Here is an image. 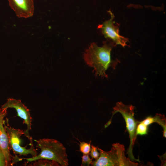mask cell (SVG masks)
<instances>
[{
    "instance_id": "6da1fadb",
    "label": "cell",
    "mask_w": 166,
    "mask_h": 166,
    "mask_svg": "<svg viewBox=\"0 0 166 166\" xmlns=\"http://www.w3.org/2000/svg\"><path fill=\"white\" fill-rule=\"evenodd\" d=\"M112 42L109 43L103 42V45L99 47L94 42L92 43L86 49L83 55L84 60L86 64L94 69L93 72L95 76L105 77L108 79L106 71L109 67L115 69L120 61L116 59L112 60L111 52L115 46Z\"/></svg>"
},
{
    "instance_id": "7a4b0ae2",
    "label": "cell",
    "mask_w": 166,
    "mask_h": 166,
    "mask_svg": "<svg viewBox=\"0 0 166 166\" xmlns=\"http://www.w3.org/2000/svg\"><path fill=\"white\" fill-rule=\"evenodd\" d=\"M37 144L36 147L39 148L41 152L38 155L29 158H22L27 163L36 161L40 159L54 160L61 166H67L69 160L66 148L59 141L54 139L43 138L34 140Z\"/></svg>"
},
{
    "instance_id": "3957f363",
    "label": "cell",
    "mask_w": 166,
    "mask_h": 166,
    "mask_svg": "<svg viewBox=\"0 0 166 166\" xmlns=\"http://www.w3.org/2000/svg\"><path fill=\"white\" fill-rule=\"evenodd\" d=\"M110 150L105 151L97 146L100 155L91 164L93 166H137L139 164L131 160L125 154L124 146L119 142L113 144Z\"/></svg>"
},
{
    "instance_id": "277c9868",
    "label": "cell",
    "mask_w": 166,
    "mask_h": 166,
    "mask_svg": "<svg viewBox=\"0 0 166 166\" xmlns=\"http://www.w3.org/2000/svg\"><path fill=\"white\" fill-rule=\"evenodd\" d=\"M135 107L132 105H126L121 101L117 102L113 108L112 112V116L110 119L105 124V127H108L111 124L112 118L116 113L119 112L122 115L126 123L127 129L129 134L130 139V144L126 154H128L130 160L140 162L136 159L133 154V148L136 138V129L139 121L136 120L134 117V109Z\"/></svg>"
},
{
    "instance_id": "5b68a950",
    "label": "cell",
    "mask_w": 166,
    "mask_h": 166,
    "mask_svg": "<svg viewBox=\"0 0 166 166\" xmlns=\"http://www.w3.org/2000/svg\"><path fill=\"white\" fill-rule=\"evenodd\" d=\"M7 124L4 126L7 133L10 149H11L15 156H27L31 154L32 157L37 155V152L34 145H31L30 148L26 149V147H22L20 144L21 140L20 137L24 135V131L19 129H15L10 127L9 124L8 120L6 119Z\"/></svg>"
},
{
    "instance_id": "8992f818",
    "label": "cell",
    "mask_w": 166,
    "mask_h": 166,
    "mask_svg": "<svg viewBox=\"0 0 166 166\" xmlns=\"http://www.w3.org/2000/svg\"><path fill=\"white\" fill-rule=\"evenodd\" d=\"M9 108L15 109L17 113V116L23 120V124H25L27 126V129L24 131V135L29 139L31 146L34 145L32 138L29 133L31 129L32 121L29 109L20 100L13 98H8L6 102L1 108L2 109H6Z\"/></svg>"
},
{
    "instance_id": "52a82bcc",
    "label": "cell",
    "mask_w": 166,
    "mask_h": 166,
    "mask_svg": "<svg viewBox=\"0 0 166 166\" xmlns=\"http://www.w3.org/2000/svg\"><path fill=\"white\" fill-rule=\"evenodd\" d=\"M6 109H0V149L5 156L6 166H13L16 163L22 160L18 156H14L10 153L9 137L4 126V120L7 114Z\"/></svg>"
},
{
    "instance_id": "ba28073f",
    "label": "cell",
    "mask_w": 166,
    "mask_h": 166,
    "mask_svg": "<svg viewBox=\"0 0 166 166\" xmlns=\"http://www.w3.org/2000/svg\"><path fill=\"white\" fill-rule=\"evenodd\" d=\"M108 12L111 16L110 19L99 25L98 28L106 38L111 39L116 45H120L124 47L127 45L126 43L128 41V39L119 35V25L118 24L117 25H114L113 20L114 16L110 10Z\"/></svg>"
},
{
    "instance_id": "9c48e42d",
    "label": "cell",
    "mask_w": 166,
    "mask_h": 166,
    "mask_svg": "<svg viewBox=\"0 0 166 166\" xmlns=\"http://www.w3.org/2000/svg\"><path fill=\"white\" fill-rule=\"evenodd\" d=\"M12 9L19 18H28L33 14L34 6L33 0H8Z\"/></svg>"
},
{
    "instance_id": "30bf717a",
    "label": "cell",
    "mask_w": 166,
    "mask_h": 166,
    "mask_svg": "<svg viewBox=\"0 0 166 166\" xmlns=\"http://www.w3.org/2000/svg\"><path fill=\"white\" fill-rule=\"evenodd\" d=\"M145 125L148 126L153 123H156L160 125L163 128V136L166 137V120L165 116L159 113H156L153 117H147L145 119L141 121Z\"/></svg>"
},
{
    "instance_id": "8fae6325",
    "label": "cell",
    "mask_w": 166,
    "mask_h": 166,
    "mask_svg": "<svg viewBox=\"0 0 166 166\" xmlns=\"http://www.w3.org/2000/svg\"><path fill=\"white\" fill-rule=\"evenodd\" d=\"M60 164L56 161L45 159L37 160L32 164L28 165L31 166H59Z\"/></svg>"
},
{
    "instance_id": "7c38bea8",
    "label": "cell",
    "mask_w": 166,
    "mask_h": 166,
    "mask_svg": "<svg viewBox=\"0 0 166 166\" xmlns=\"http://www.w3.org/2000/svg\"><path fill=\"white\" fill-rule=\"evenodd\" d=\"M148 126L145 125L141 121H139L137 125L136 134L138 135H144L148 134Z\"/></svg>"
},
{
    "instance_id": "4fadbf2b",
    "label": "cell",
    "mask_w": 166,
    "mask_h": 166,
    "mask_svg": "<svg viewBox=\"0 0 166 166\" xmlns=\"http://www.w3.org/2000/svg\"><path fill=\"white\" fill-rule=\"evenodd\" d=\"M91 140L90 141L89 143L84 141L80 142V151L83 154H89L91 150Z\"/></svg>"
},
{
    "instance_id": "5bb4252c",
    "label": "cell",
    "mask_w": 166,
    "mask_h": 166,
    "mask_svg": "<svg viewBox=\"0 0 166 166\" xmlns=\"http://www.w3.org/2000/svg\"><path fill=\"white\" fill-rule=\"evenodd\" d=\"M91 150L90 155L91 156V159H95L96 160H97L100 155V152H98V149L97 147H96L93 145H91Z\"/></svg>"
},
{
    "instance_id": "9a60e30c",
    "label": "cell",
    "mask_w": 166,
    "mask_h": 166,
    "mask_svg": "<svg viewBox=\"0 0 166 166\" xmlns=\"http://www.w3.org/2000/svg\"><path fill=\"white\" fill-rule=\"evenodd\" d=\"M82 163L81 166H89L92 162V159H91L89 156V154H84L81 156Z\"/></svg>"
},
{
    "instance_id": "2e32d148",
    "label": "cell",
    "mask_w": 166,
    "mask_h": 166,
    "mask_svg": "<svg viewBox=\"0 0 166 166\" xmlns=\"http://www.w3.org/2000/svg\"><path fill=\"white\" fill-rule=\"evenodd\" d=\"M0 166H6L5 156L2 151L0 149Z\"/></svg>"
}]
</instances>
